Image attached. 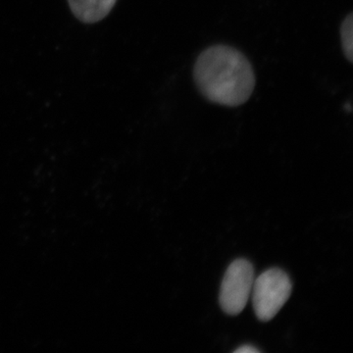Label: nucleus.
I'll return each mask as SVG.
<instances>
[{"label": "nucleus", "instance_id": "obj_4", "mask_svg": "<svg viewBox=\"0 0 353 353\" xmlns=\"http://www.w3.org/2000/svg\"><path fill=\"white\" fill-rule=\"evenodd\" d=\"M117 0H68L72 13L85 24H94L106 17Z\"/></svg>", "mask_w": 353, "mask_h": 353}, {"label": "nucleus", "instance_id": "obj_3", "mask_svg": "<svg viewBox=\"0 0 353 353\" xmlns=\"http://www.w3.org/2000/svg\"><path fill=\"white\" fill-rule=\"evenodd\" d=\"M254 268L246 259H236L228 267L221 285L219 303L228 315L240 314L252 296Z\"/></svg>", "mask_w": 353, "mask_h": 353}, {"label": "nucleus", "instance_id": "obj_5", "mask_svg": "<svg viewBox=\"0 0 353 353\" xmlns=\"http://www.w3.org/2000/svg\"><path fill=\"white\" fill-rule=\"evenodd\" d=\"M353 16L352 13L343 20L341 26V46H343V53L348 61L352 62L353 60Z\"/></svg>", "mask_w": 353, "mask_h": 353}, {"label": "nucleus", "instance_id": "obj_6", "mask_svg": "<svg viewBox=\"0 0 353 353\" xmlns=\"http://www.w3.org/2000/svg\"><path fill=\"white\" fill-rule=\"evenodd\" d=\"M234 352H236V353H255V352H259V350H257V348L252 347V345H243V347H241L240 348H238V350H234Z\"/></svg>", "mask_w": 353, "mask_h": 353}, {"label": "nucleus", "instance_id": "obj_1", "mask_svg": "<svg viewBox=\"0 0 353 353\" xmlns=\"http://www.w3.org/2000/svg\"><path fill=\"white\" fill-rule=\"evenodd\" d=\"M194 79L206 99L229 108L245 103L255 88L254 71L248 58L223 44L202 51L194 64Z\"/></svg>", "mask_w": 353, "mask_h": 353}, {"label": "nucleus", "instance_id": "obj_2", "mask_svg": "<svg viewBox=\"0 0 353 353\" xmlns=\"http://www.w3.org/2000/svg\"><path fill=\"white\" fill-rule=\"evenodd\" d=\"M292 281L285 271L272 268L254 279L252 303L260 321L268 322L278 314L292 294Z\"/></svg>", "mask_w": 353, "mask_h": 353}]
</instances>
